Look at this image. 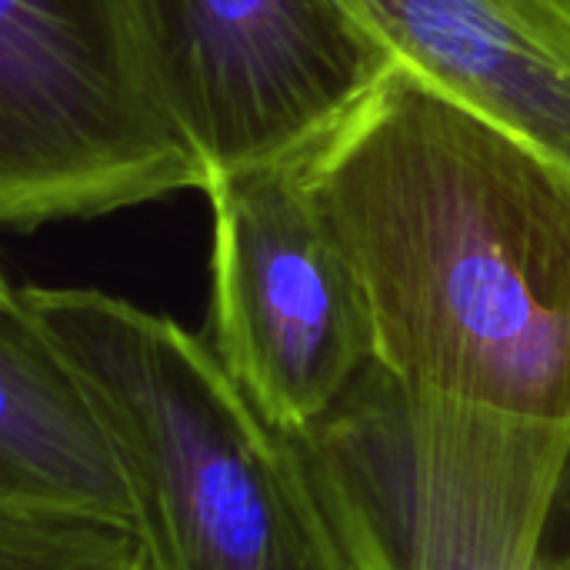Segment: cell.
I'll list each match as a JSON object with an SVG mask.
<instances>
[{"mask_svg": "<svg viewBox=\"0 0 570 570\" xmlns=\"http://www.w3.org/2000/svg\"><path fill=\"white\" fill-rule=\"evenodd\" d=\"M424 83L570 170V0H341Z\"/></svg>", "mask_w": 570, "mask_h": 570, "instance_id": "cell-7", "label": "cell"}, {"mask_svg": "<svg viewBox=\"0 0 570 570\" xmlns=\"http://www.w3.org/2000/svg\"><path fill=\"white\" fill-rule=\"evenodd\" d=\"M404 387L570 424V170L394 67L294 160Z\"/></svg>", "mask_w": 570, "mask_h": 570, "instance_id": "cell-1", "label": "cell"}, {"mask_svg": "<svg viewBox=\"0 0 570 570\" xmlns=\"http://www.w3.org/2000/svg\"><path fill=\"white\" fill-rule=\"evenodd\" d=\"M544 551L548 558L561 570H570V438H568V454L548 504V518H544Z\"/></svg>", "mask_w": 570, "mask_h": 570, "instance_id": "cell-10", "label": "cell"}, {"mask_svg": "<svg viewBox=\"0 0 570 570\" xmlns=\"http://www.w3.org/2000/svg\"><path fill=\"white\" fill-rule=\"evenodd\" d=\"M210 170L147 87L110 0H0V224L33 234Z\"/></svg>", "mask_w": 570, "mask_h": 570, "instance_id": "cell-4", "label": "cell"}, {"mask_svg": "<svg viewBox=\"0 0 570 570\" xmlns=\"http://www.w3.org/2000/svg\"><path fill=\"white\" fill-rule=\"evenodd\" d=\"M10 291L104 411L150 570H357L297 438L207 337L97 287Z\"/></svg>", "mask_w": 570, "mask_h": 570, "instance_id": "cell-2", "label": "cell"}, {"mask_svg": "<svg viewBox=\"0 0 570 570\" xmlns=\"http://www.w3.org/2000/svg\"><path fill=\"white\" fill-rule=\"evenodd\" d=\"M0 511L137 528L120 444L87 384L0 287Z\"/></svg>", "mask_w": 570, "mask_h": 570, "instance_id": "cell-8", "label": "cell"}, {"mask_svg": "<svg viewBox=\"0 0 570 570\" xmlns=\"http://www.w3.org/2000/svg\"><path fill=\"white\" fill-rule=\"evenodd\" d=\"M294 438L357 570H561L541 541L570 424L438 401L374 364Z\"/></svg>", "mask_w": 570, "mask_h": 570, "instance_id": "cell-3", "label": "cell"}, {"mask_svg": "<svg viewBox=\"0 0 570 570\" xmlns=\"http://www.w3.org/2000/svg\"><path fill=\"white\" fill-rule=\"evenodd\" d=\"M207 341L287 434L321 424L377 364L361 287L311 207L294 160L217 174Z\"/></svg>", "mask_w": 570, "mask_h": 570, "instance_id": "cell-6", "label": "cell"}, {"mask_svg": "<svg viewBox=\"0 0 570 570\" xmlns=\"http://www.w3.org/2000/svg\"><path fill=\"white\" fill-rule=\"evenodd\" d=\"M0 570H150L137 528L77 514L0 511Z\"/></svg>", "mask_w": 570, "mask_h": 570, "instance_id": "cell-9", "label": "cell"}, {"mask_svg": "<svg viewBox=\"0 0 570 570\" xmlns=\"http://www.w3.org/2000/svg\"><path fill=\"white\" fill-rule=\"evenodd\" d=\"M110 3L210 180L304 157L397 67L341 0Z\"/></svg>", "mask_w": 570, "mask_h": 570, "instance_id": "cell-5", "label": "cell"}]
</instances>
